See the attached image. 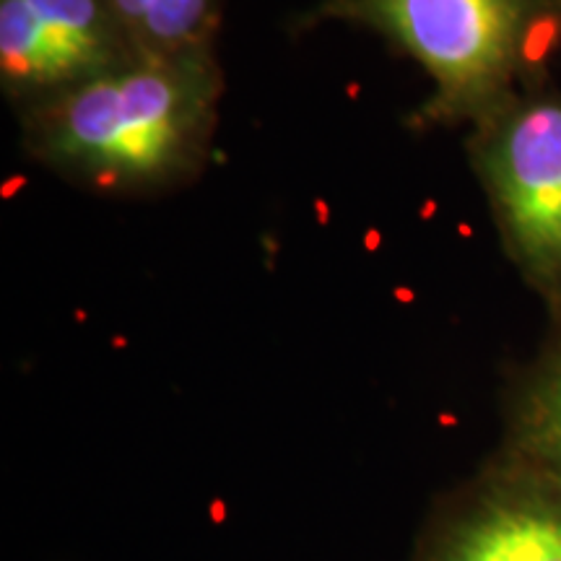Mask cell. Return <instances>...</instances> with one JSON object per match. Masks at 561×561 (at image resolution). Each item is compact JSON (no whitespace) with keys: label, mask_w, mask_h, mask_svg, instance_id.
Returning a JSON list of instances; mask_svg holds the SVG:
<instances>
[{"label":"cell","mask_w":561,"mask_h":561,"mask_svg":"<svg viewBox=\"0 0 561 561\" xmlns=\"http://www.w3.org/2000/svg\"><path fill=\"white\" fill-rule=\"evenodd\" d=\"M214 53L136 58L24 110L34 161L102 195H151L195 180L219 128Z\"/></svg>","instance_id":"obj_1"},{"label":"cell","mask_w":561,"mask_h":561,"mask_svg":"<svg viewBox=\"0 0 561 561\" xmlns=\"http://www.w3.org/2000/svg\"><path fill=\"white\" fill-rule=\"evenodd\" d=\"M328 13L371 26L419 62L432 83L409 121L419 130L471 128L551 81L561 53L557 0H335Z\"/></svg>","instance_id":"obj_2"},{"label":"cell","mask_w":561,"mask_h":561,"mask_svg":"<svg viewBox=\"0 0 561 561\" xmlns=\"http://www.w3.org/2000/svg\"><path fill=\"white\" fill-rule=\"evenodd\" d=\"M466 151L510 265L549 318L561 314V83L525 89L471 125Z\"/></svg>","instance_id":"obj_3"},{"label":"cell","mask_w":561,"mask_h":561,"mask_svg":"<svg viewBox=\"0 0 561 561\" xmlns=\"http://www.w3.org/2000/svg\"><path fill=\"white\" fill-rule=\"evenodd\" d=\"M133 58L107 0H0V81L21 110Z\"/></svg>","instance_id":"obj_4"},{"label":"cell","mask_w":561,"mask_h":561,"mask_svg":"<svg viewBox=\"0 0 561 561\" xmlns=\"http://www.w3.org/2000/svg\"><path fill=\"white\" fill-rule=\"evenodd\" d=\"M419 561H561V486L500 455L434 525Z\"/></svg>","instance_id":"obj_5"},{"label":"cell","mask_w":561,"mask_h":561,"mask_svg":"<svg viewBox=\"0 0 561 561\" xmlns=\"http://www.w3.org/2000/svg\"><path fill=\"white\" fill-rule=\"evenodd\" d=\"M502 455L561 486V314L551 318L536 359L510 385Z\"/></svg>","instance_id":"obj_6"},{"label":"cell","mask_w":561,"mask_h":561,"mask_svg":"<svg viewBox=\"0 0 561 561\" xmlns=\"http://www.w3.org/2000/svg\"><path fill=\"white\" fill-rule=\"evenodd\" d=\"M140 58L210 50L214 0H107Z\"/></svg>","instance_id":"obj_7"},{"label":"cell","mask_w":561,"mask_h":561,"mask_svg":"<svg viewBox=\"0 0 561 561\" xmlns=\"http://www.w3.org/2000/svg\"><path fill=\"white\" fill-rule=\"evenodd\" d=\"M557 3H559V9H561V0H557Z\"/></svg>","instance_id":"obj_8"}]
</instances>
